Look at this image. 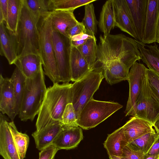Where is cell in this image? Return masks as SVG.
<instances>
[{
	"mask_svg": "<svg viewBox=\"0 0 159 159\" xmlns=\"http://www.w3.org/2000/svg\"><path fill=\"white\" fill-rule=\"evenodd\" d=\"M142 59L137 43L122 34L100 35L96 61L92 70L101 71L107 67H123L129 70Z\"/></svg>",
	"mask_w": 159,
	"mask_h": 159,
	"instance_id": "1",
	"label": "cell"
},
{
	"mask_svg": "<svg viewBox=\"0 0 159 159\" xmlns=\"http://www.w3.org/2000/svg\"><path fill=\"white\" fill-rule=\"evenodd\" d=\"M72 84L56 83L47 88L36 123V130L60 122L67 105L71 103Z\"/></svg>",
	"mask_w": 159,
	"mask_h": 159,
	"instance_id": "2",
	"label": "cell"
},
{
	"mask_svg": "<svg viewBox=\"0 0 159 159\" xmlns=\"http://www.w3.org/2000/svg\"><path fill=\"white\" fill-rule=\"evenodd\" d=\"M43 67L33 77L26 78L19 117L22 121H33L39 111L47 91Z\"/></svg>",
	"mask_w": 159,
	"mask_h": 159,
	"instance_id": "3",
	"label": "cell"
},
{
	"mask_svg": "<svg viewBox=\"0 0 159 159\" xmlns=\"http://www.w3.org/2000/svg\"><path fill=\"white\" fill-rule=\"evenodd\" d=\"M43 16L37 23L40 55L44 72L53 84L60 82L52 40V29L48 14Z\"/></svg>",
	"mask_w": 159,
	"mask_h": 159,
	"instance_id": "4",
	"label": "cell"
},
{
	"mask_svg": "<svg viewBox=\"0 0 159 159\" xmlns=\"http://www.w3.org/2000/svg\"><path fill=\"white\" fill-rule=\"evenodd\" d=\"M38 20L30 11L24 0L16 35L18 57L30 53L40 56L37 27Z\"/></svg>",
	"mask_w": 159,
	"mask_h": 159,
	"instance_id": "5",
	"label": "cell"
},
{
	"mask_svg": "<svg viewBox=\"0 0 159 159\" xmlns=\"http://www.w3.org/2000/svg\"><path fill=\"white\" fill-rule=\"evenodd\" d=\"M102 72L91 70L81 79L75 82L71 88V103L77 120L82 109L98 89L102 79Z\"/></svg>",
	"mask_w": 159,
	"mask_h": 159,
	"instance_id": "6",
	"label": "cell"
},
{
	"mask_svg": "<svg viewBox=\"0 0 159 159\" xmlns=\"http://www.w3.org/2000/svg\"><path fill=\"white\" fill-rule=\"evenodd\" d=\"M122 107L117 102L93 98L82 109L77 120V124L84 129L94 128Z\"/></svg>",
	"mask_w": 159,
	"mask_h": 159,
	"instance_id": "7",
	"label": "cell"
},
{
	"mask_svg": "<svg viewBox=\"0 0 159 159\" xmlns=\"http://www.w3.org/2000/svg\"><path fill=\"white\" fill-rule=\"evenodd\" d=\"M132 116L153 124L159 118V102L151 91L147 76L142 91L134 105L125 116Z\"/></svg>",
	"mask_w": 159,
	"mask_h": 159,
	"instance_id": "8",
	"label": "cell"
},
{
	"mask_svg": "<svg viewBox=\"0 0 159 159\" xmlns=\"http://www.w3.org/2000/svg\"><path fill=\"white\" fill-rule=\"evenodd\" d=\"M52 40L60 82L69 83L71 81L70 38L53 31Z\"/></svg>",
	"mask_w": 159,
	"mask_h": 159,
	"instance_id": "9",
	"label": "cell"
},
{
	"mask_svg": "<svg viewBox=\"0 0 159 159\" xmlns=\"http://www.w3.org/2000/svg\"><path fill=\"white\" fill-rule=\"evenodd\" d=\"M147 69L143 64L137 61L130 68L128 80L129 92L125 111L126 114L132 108L142 91L147 76Z\"/></svg>",
	"mask_w": 159,
	"mask_h": 159,
	"instance_id": "10",
	"label": "cell"
},
{
	"mask_svg": "<svg viewBox=\"0 0 159 159\" xmlns=\"http://www.w3.org/2000/svg\"><path fill=\"white\" fill-rule=\"evenodd\" d=\"M0 54L6 57L10 65L14 64L18 57L17 35L7 28L5 22L0 23Z\"/></svg>",
	"mask_w": 159,
	"mask_h": 159,
	"instance_id": "11",
	"label": "cell"
},
{
	"mask_svg": "<svg viewBox=\"0 0 159 159\" xmlns=\"http://www.w3.org/2000/svg\"><path fill=\"white\" fill-rule=\"evenodd\" d=\"M159 17V0H148L144 33L142 42L150 44L156 42Z\"/></svg>",
	"mask_w": 159,
	"mask_h": 159,
	"instance_id": "12",
	"label": "cell"
},
{
	"mask_svg": "<svg viewBox=\"0 0 159 159\" xmlns=\"http://www.w3.org/2000/svg\"><path fill=\"white\" fill-rule=\"evenodd\" d=\"M16 102L12 82L10 78L0 75V111L12 121L16 116Z\"/></svg>",
	"mask_w": 159,
	"mask_h": 159,
	"instance_id": "13",
	"label": "cell"
},
{
	"mask_svg": "<svg viewBox=\"0 0 159 159\" xmlns=\"http://www.w3.org/2000/svg\"><path fill=\"white\" fill-rule=\"evenodd\" d=\"M137 34L141 42L145 25L148 0H125Z\"/></svg>",
	"mask_w": 159,
	"mask_h": 159,
	"instance_id": "14",
	"label": "cell"
},
{
	"mask_svg": "<svg viewBox=\"0 0 159 159\" xmlns=\"http://www.w3.org/2000/svg\"><path fill=\"white\" fill-rule=\"evenodd\" d=\"M3 114L0 116V154L4 159H21L10 131L8 122Z\"/></svg>",
	"mask_w": 159,
	"mask_h": 159,
	"instance_id": "15",
	"label": "cell"
},
{
	"mask_svg": "<svg viewBox=\"0 0 159 159\" xmlns=\"http://www.w3.org/2000/svg\"><path fill=\"white\" fill-rule=\"evenodd\" d=\"M115 26L138 40L125 0H113Z\"/></svg>",
	"mask_w": 159,
	"mask_h": 159,
	"instance_id": "16",
	"label": "cell"
},
{
	"mask_svg": "<svg viewBox=\"0 0 159 159\" xmlns=\"http://www.w3.org/2000/svg\"><path fill=\"white\" fill-rule=\"evenodd\" d=\"M74 11L61 10L50 11L48 14L53 31L68 37L66 33L67 30L79 22L74 16Z\"/></svg>",
	"mask_w": 159,
	"mask_h": 159,
	"instance_id": "17",
	"label": "cell"
},
{
	"mask_svg": "<svg viewBox=\"0 0 159 159\" xmlns=\"http://www.w3.org/2000/svg\"><path fill=\"white\" fill-rule=\"evenodd\" d=\"M153 126V124L147 120L135 116L131 117L122 126L124 136L128 144L153 131L154 129Z\"/></svg>",
	"mask_w": 159,
	"mask_h": 159,
	"instance_id": "18",
	"label": "cell"
},
{
	"mask_svg": "<svg viewBox=\"0 0 159 159\" xmlns=\"http://www.w3.org/2000/svg\"><path fill=\"white\" fill-rule=\"evenodd\" d=\"M83 139L82 130L80 127L63 129L52 145L58 150H70L76 147Z\"/></svg>",
	"mask_w": 159,
	"mask_h": 159,
	"instance_id": "19",
	"label": "cell"
},
{
	"mask_svg": "<svg viewBox=\"0 0 159 159\" xmlns=\"http://www.w3.org/2000/svg\"><path fill=\"white\" fill-rule=\"evenodd\" d=\"M63 129L60 122L49 125L33 132V137L37 149L40 151L52 145L55 139Z\"/></svg>",
	"mask_w": 159,
	"mask_h": 159,
	"instance_id": "20",
	"label": "cell"
},
{
	"mask_svg": "<svg viewBox=\"0 0 159 159\" xmlns=\"http://www.w3.org/2000/svg\"><path fill=\"white\" fill-rule=\"evenodd\" d=\"M14 64L26 78L33 77L43 68L41 56L33 53L18 57Z\"/></svg>",
	"mask_w": 159,
	"mask_h": 159,
	"instance_id": "21",
	"label": "cell"
},
{
	"mask_svg": "<svg viewBox=\"0 0 159 159\" xmlns=\"http://www.w3.org/2000/svg\"><path fill=\"white\" fill-rule=\"evenodd\" d=\"M70 65L72 81L75 82L81 79L91 70L87 61L77 48L72 45Z\"/></svg>",
	"mask_w": 159,
	"mask_h": 159,
	"instance_id": "22",
	"label": "cell"
},
{
	"mask_svg": "<svg viewBox=\"0 0 159 159\" xmlns=\"http://www.w3.org/2000/svg\"><path fill=\"white\" fill-rule=\"evenodd\" d=\"M142 55L143 62L150 69L159 75V48L155 43L153 45H145L135 39Z\"/></svg>",
	"mask_w": 159,
	"mask_h": 159,
	"instance_id": "23",
	"label": "cell"
},
{
	"mask_svg": "<svg viewBox=\"0 0 159 159\" xmlns=\"http://www.w3.org/2000/svg\"><path fill=\"white\" fill-rule=\"evenodd\" d=\"M128 144L122 126L108 134L103 145L110 157L112 156L122 157V150Z\"/></svg>",
	"mask_w": 159,
	"mask_h": 159,
	"instance_id": "24",
	"label": "cell"
},
{
	"mask_svg": "<svg viewBox=\"0 0 159 159\" xmlns=\"http://www.w3.org/2000/svg\"><path fill=\"white\" fill-rule=\"evenodd\" d=\"M98 25L104 36L110 34L111 30L115 27L113 0H107L103 5Z\"/></svg>",
	"mask_w": 159,
	"mask_h": 159,
	"instance_id": "25",
	"label": "cell"
},
{
	"mask_svg": "<svg viewBox=\"0 0 159 159\" xmlns=\"http://www.w3.org/2000/svg\"><path fill=\"white\" fill-rule=\"evenodd\" d=\"M24 0H8L6 25L7 29L17 35Z\"/></svg>",
	"mask_w": 159,
	"mask_h": 159,
	"instance_id": "26",
	"label": "cell"
},
{
	"mask_svg": "<svg viewBox=\"0 0 159 159\" xmlns=\"http://www.w3.org/2000/svg\"><path fill=\"white\" fill-rule=\"evenodd\" d=\"M12 84L16 99L15 114L19 115L23 97L26 78L16 67L10 78Z\"/></svg>",
	"mask_w": 159,
	"mask_h": 159,
	"instance_id": "27",
	"label": "cell"
},
{
	"mask_svg": "<svg viewBox=\"0 0 159 159\" xmlns=\"http://www.w3.org/2000/svg\"><path fill=\"white\" fill-rule=\"evenodd\" d=\"M9 128L13 140L21 159L25 157L29 143V137L26 134L19 132L12 121L8 123Z\"/></svg>",
	"mask_w": 159,
	"mask_h": 159,
	"instance_id": "28",
	"label": "cell"
},
{
	"mask_svg": "<svg viewBox=\"0 0 159 159\" xmlns=\"http://www.w3.org/2000/svg\"><path fill=\"white\" fill-rule=\"evenodd\" d=\"M159 137V134L154 129L134 140L127 145L131 149L146 154L152 144Z\"/></svg>",
	"mask_w": 159,
	"mask_h": 159,
	"instance_id": "29",
	"label": "cell"
},
{
	"mask_svg": "<svg viewBox=\"0 0 159 159\" xmlns=\"http://www.w3.org/2000/svg\"><path fill=\"white\" fill-rule=\"evenodd\" d=\"M97 39L95 36L89 38L83 44L76 47L88 62L92 70L97 56Z\"/></svg>",
	"mask_w": 159,
	"mask_h": 159,
	"instance_id": "30",
	"label": "cell"
},
{
	"mask_svg": "<svg viewBox=\"0 0 159 159\" xmlns=\"http://www.w3.org/2000/svg\"><path fill=\"white\" fill-rule=\"evenodd\" d=\"M96 0H49L50 11L55 10L74 11L76 8Z\"/></svg>",
	"mask_w": 159,
	"mask_h": 159,
	"instance_id": "31",
	"label": "cell"
},
{
	"mask_svg": "<svg viewBox=\"0 0 159 159\" xmlns=\"http://www.w3.org/2000/svg\"><path fill=\"white\" fill-rule=\"evenodd\" d=\"M81 22L84 26L87 34L95 36L97 31L98 24L94 13L93 4L90 3L84 6V14Z\"/></svg>",
	"mask_w": 159,
	"mask_h": 159,
	"instance_id": "32",
	"label": "cell"
},
{
	"mask_svg": "<svg viewBox=\"0 0 159 159\" xmlns=\"http://www.w3.org/2000/svg\"><path fill=\"white\" fill-rule=\"evenodd\" d=\"M24 1L32 13L38 20L50 11L49 0H24Z\"/></svg>",
	"mask_w": 159,
	"mask_h": 159,
	"instance_id": "33",
	"label": "cell"
},
{
	"mask_svg": "<svg viewBox=\"0 0 159 159\" xmlns=\"http://www.w3.org/2000/svg\"><path fill=\"white\" fill-rule=\"evenodd\" d=\"M63 129L79 127L75 110L71 103L68 104L64 111L60 122Z\"/></svg>",
	"mask_w": 159,
	"mask_h": 159,
	"instance_id": "34",
	"label": "cell"
},
{
	"mask_svg": "<svg viewBox=\"0 0 159 159\" xmlns=\"http://www.w3.org/2000/svg\"><path fill=\"white\" fill-rule=\"evenodd\" d=\"M147 78L151 91L156 99L159 102V75L147 68Z\"/></svg>",
	"mask_w": 159,
	"mask_h": 159,
	"instance_id": "35",
	"label": "cell"
},
{
	"mask_svg": "<svg viewBox=\"0 0 159 159\" xmlns=\"http://www.w3.org/2000/svg\"><path fill=\"white\" fill-rule=\"evenodd\" d=\"M122 152L121 157L124 159H143L145 155L140 151L133 150L127 145L123 148Z\"/></svg>",
	"mask_w": 159,
	"mask_h": 159,
	"instance_id": "36",
	"label": "cell"
},
{
	"mask_svg": "<svg viewBox=\"0 0 159 159\" xmlns=\"http://www.w3.org/2000/svg\"><path fill=\"white\" fill-rule=\"evenodd\" d=\"M58 150L55 146H50L39 152V159H54Z\"/></svg>",
	"mask_w": 159,
	"mask_h": 159,
	"instance_id": "37",
	"label": "cell"
},
{
	"mask_svg": "<svg viewBox=\"0 0 159 159\" xmlns=\"http://www.w3.org/2000/svg\"><path fill=\"white\" fill-rule=\"evenodd\" d=\"M83 32L87 34L84 25L81 22H79L75 26L68 29L66 31L67 35L70 38Z\"/></svg>",
	"mask_w": 159,
	"mask_h": 159,
	"instance_id": "38",
	"label": "cell"
},
{
	"mask_svg": "<svg viewBox=\"0 0 159 159\" xmlns=\"http://www.w3.org/2000/svg\"><path fill=\"white\" fill-rule=\"evenodd\" d=\"M8 11V0H0V23L6 21Z\"/></svg>",
	"mask_w": 159,
	"mask_h": 159,
	"instance_id": "39",
	"label": "cell"
},
{
	"mask_svg": "<svg viewBox=\"0 0 159 159\" xmlns=\"http://www.w3.org/2000/svg\"><path fill=\"white\" fill-rule=\"evenodd\" d=\"M145 155L147 156L159 155V137L157 139L149 151Z\"/></svg>",
	"mask_w": 159,
	"mask_h": 159,
	"instance_id": "40",
	"label": "cell"
},
{
	"mask_svg": "<svg viewBox=\"0 0 159 159\" xmlns=\"http://www.w3.org/2000/svg\"><path fill=\"white\" fill-rule=\"evenodd\" d=\"M91 36L84 32L74 36L70 38L71 41H77L82 40H86L92 37Z\"/></svg>",
	"mask_w": 159,
	"mask_h": 159,
	"instance_id": "41",
	"label": "cell"
},
{
	"mask_svg": "<svg viewBox=\"0 0 159 159\" xmlns=\"http://www.w3.org/2000/svg\"><path fill=\"white\" fill-rule=\"evenodd\" d=\"M87 39L77 41H71L72 45V46L76 47H78L84 44L86 42Z\"/></svg>",
	"mask_w": 159,
	"mask_h": 159,
	"instance_id": "42",
	"label": "cell"
},
{
	"mask_svg": "<svg viewBox=\"0 0 159 159\" xmlns=\"http://www.w3.org/2000/svg\"><path fill=\"white\" fill-rule=\"evenodd\" d=\"M153 127H154L157 133L159 134V118L153 124Z\"/></svg>",
	"mask_w": 159,
	"mask_h": 159,
	"instance_id": "43",
	"label": "cell"
},
{
	"mask_svg": "<svg viewBox=\"0 0 159 159\" xmlns=\"http://www.w3.org/2000/svg\"><path fill=\"white\" fill-rule=\"evenodd\" d=\"M143 159H159V155L147 156L145 154Z\"/></svg>",
	"mask_w": 159,
	"mask_h": 159,
	"instance_id": "44",
	"label": "cell"
},
{
	"mask_svg": "<svg viewBox=\"0 0 159 159\" xmlns=\"http://www.w3.org/2000/svg\"><path fill=\"white\" fill-rule=\"evenodd\" d=\"M156 42H157L159 44V17L158 20L157 28Z\"/></svg>",
	"mask_w": 159,
	"mask_h": 159,
	"instance_id": "45",
	"label": "cell"
},
{
	"mask_svg": "<svg viewBox=\"0 0 159 159\" xmlns=\"http://www.w3.org/2000/svg\"><path fill=\"white\" fill-rule=\"evenodd\" d=\"M109 158V159H124L121 157L116 156H112Z\"/></svg>",
	"mask_w": 159,
	"mask_h": 159,
	"instance_id": "46",
	"label": "cell"
},
{
	"mask_svg": "<svg viewBox=\"0 0 159 159\" xmlns=\"http://www.w3.org/2000/svg\"></svg>",
	"mask_w": 159,
	"mask_h": 159,
	"instance_id": "47",
	"label": "cell"
}]
</instances>
